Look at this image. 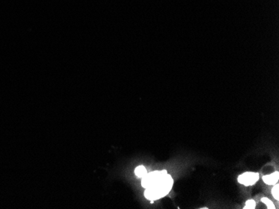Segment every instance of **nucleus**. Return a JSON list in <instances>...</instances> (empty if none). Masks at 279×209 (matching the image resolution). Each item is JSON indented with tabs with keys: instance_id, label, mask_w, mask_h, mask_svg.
Masks as SVG:
<instances>
[{
	"instance_id": "nucleus-1",
	"label": "nucleus",
	"mask_w": 279,
	"mask_h": 209,
	"mask_svg": "<svg viewBox=\"0 0 279 209\" xmlns=\"http://www.w3.org/2000/svg\"><path fill=\"white\" fill-rule=\"evenodd\" d=\"M141 185L145 188V197L151 201L160 199L167 195L173 185V179L165 170L146 173L142 177Z\"/></svg>"
},
{
	"instance_id": "nucleus-2",
	"label": "nucleus",
	"mask_w": 279,
	"mask_h": 209,
	"mask_svg": "<svg viewBox=\"0 0 279 209\" xmlns=\"http://www.w3.org/2000/svg\"><path fill=\"white\" fill-rule=\"evenodd\" d=\"M259 178V175L256 172H245L243 174H241L238 177V182L242 185H245V186H251V185H253L257 183V181Z\"/></svg>"
},
{
	"instance_id": "nucleus-3",
	"label": "nucleus",
	"mask_w": 279,
	"mask_h": 209,
	"mask_svg": "<svg viewBox=\"0 0 279 209\" xmlns=\"http://www.w3.org/2000/svg\"><path fill=\"white\" fill-rule=\"evenodd\" d=\"M279 178L278 172H275L273 173H272L270 175L264 176L262 177V179L264 181V183L268 185H274L278 183Z\"/></svg>"
},
{
	"instance_id": "nucleus-4",
	"label": "nucleus",
	"mask_w": 279,
	"mask_h": 209,
	"mask_svg": "<svg viewBox=\"0 0 279 209\" xmlns=\"http://www.w3.org/2000/svg\"><path fill=\"white\" fill-rule=\"evenodd\" d=\"M146 173H147V171H146L145 167H143V166H139L135 168V174L138 177H143L145 175H146Z\"/></svg>"
},
{
	"instance_id": "nucleus-5",
	"label": "nucleus",
	"mask_w": 279,
	"mask_h": 209,
	"mask_svg": "<svg viewBox=\"0 0 279 209\" xmlns=\"http://www.w3.org/2000/svg\"><path fill=\"white\" fill-rule=\"evenodd\" d=\"M272 196L274 197L275 199H277V200H278L279 199V187H278V184H276L273 188L272 189Z\"/></svg>"
},
{
	"instance_id": "nucleus-6",
	"label": "nucleus",
	"mask_w": 279,
	"mask_h": 209,
	"mask_svg": "<svg viewBox=\"0 0 279 209\" xmlns=\"http://www.w3.org/2000/svg\"><path fill=\"white\" fill-rule=\"evenodd\" d=\"M262 202H264V203L266 205L267 208L272 209V208H275L274 204L272 203V202L269 200V199L266 198V197H263V198L262 199Z\"/></svg>"
},
{
	"instance_id": "nucleus-7",
	"label": "nucleus",
	"mask_w": 279,
	"mask_h": 209,
	"mask_svg": "<svg viewBox=\"0 0 279 209\" xmlns=\"http://www.w3.org/2000/svg\"><path fill=\"white\" fill-rule=\"evenodd\" d=\"M255 206H256V203L253 200H248L244 208H255Z\"/></svg>"
}]
</instances>
